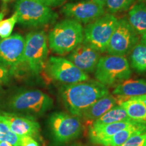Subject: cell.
Wrapping results in <instances>:
<instances>
[{
    "instance_id": "cell-14",
    "label": "cell",
    "mask_w": 146,
    "mask_h": 146,
    "mask_svg": "<svg viewBox=\"0 0 146 146\" xmlns=\"http://www.w3.org/2000/svg\"><path fill=\"white\" fill-rule=\"evenodd\" d=\"M102 53L86 42L83 41L72 50L67 59L85 73L94 72L102 57Z\"/></svg>"
},
{
    "instance_id": "cell-34",
    "label": "cell",
    "mask_w": 146,
    "mask_h": 146,
    "mask_svg": "<svg viewBox=\"0 0 146 146\" xmlns=\"http://www.w3.org/2000/svg\"><path fill=\"white\" fill-rule=\"evenodd\" d=\"M143 1H146V0H143Z\"/></svg>"
},
{
    "instance_id": "cell-32",
    "label": "cell",
    "mask_w": 146,
    "mask_h": 146,
    "mask_svg": "<svg viewBox=\"0 0 146 146\" xmlns=\"http://www.w3.org/2000/svg\"><path fill=\"white\" fill-rule=\"evenodd\" d=\"M3 16H4V13L3 12H0V21L3 19Z\"/></svg>"
},
{
    "instance_id": "cell-8",
    "label": "cell",
    "mask_w": 146,
    "mask_h": 146,
    "mask_svg": "<svg viewBox=\"0 0 146 146\" xmlns=\"http://www.w3.org/2000/svg\"><path fill=\"white\" fill-rule=\"evenodd\" d=\"M48 125L54 141L59 144L68 143L77 138L83 131L81 118L64 112L51 114Z\"/></svg>"
},
{
    "instance_id": "cell-31",
    "label": "cell",
    "mask_w": 146,
    "mask_h": 146,
    "mask_svg": "<svg viewBox=\"0 0 146 146\" xmlns=\"http://www.w3.org/2000/svg\"><path fill=\"white\" fill-rule=\"evenodd\" d=\"M72 1H80V0H72ZM89 1H98V2H101L104 4L106 0H89Z\"/></svg>"
},
{
    "instance_id": "cell-22",
    "label": "cell",
    "mask_w": 146,
    "mask_h": 146,
    "mask_svg": "<svg viewBox=\"0 0 146 146\" xmlns=\"http://www.w3.org/2000/svg\"><path fill=\"white\" fill-rule=\"evenodd\" d=\"M135 0H106L104 3L106 13L114 14L129 10Z\"/></svg>"
},
{
    "instance_id": "cell-18",
    "label": "cell",
    "mask_w": 146,
    "mask_h": 146,
    "mask_svg": "<svg viewBox=\"0 0 146 146\" xmlns=\"http://www.w3.org/2000/svg\"><path fill=\"white\" fill-rule=\"evenodd\" d=\"M129 23L139 36L146 33V1L133 5L127 17Z\"/></svg>"
},
{
    "instance_id": "cell-30",
    "label": "cell",
    "mask_w": 146,
    "mask_h": 146,
    "mask_svg": "<svg viewBox=\"0 0 146 146\" xmlns=\"http://www.w3.org/2000/svg\"><path fill=\"white\" fill-rule=\"evenodd\" d=\"M0 146H14L12 144L7 141H0Z\"/></svg>"
},
{
    "instance_id": "cell-24",
    "label": "cell",
    "mask_w": 146,
    "mask_h": 146,
    "mask_svg": "<svg viewBox=\"0 0 146 146\" xmlns=\"http://www.w3.org/2000/svg\"><path fill=\"white\" fill-rule=\"evenodd\" d=\"M16 23H17V15L15 12L10 18L0 21V36L2 38V39L11 35Z\"/></svg>"
},
{
    "instance_id": "cell-9",
    "label": "cell",
    "mask_w": 146,
    "mask_h": 146,
    "mask_svg": "<svg viewBox=\"0 0 146 146\" xmlns=\"http://www.w3.org/2000/svg\"><path fill=\"white\" fill-rule=\"evenodd\" d=\"M139 41V35L127 17L118 19L117 25L111 36L106 52L108 55L125 56L130 54Z\"/></svg>"
},
{
    "instance_id": "cell-2",
    "label": "cell",
    "mask_w": 146,
    "mask_h": 146,
    "mask_svg": "<svg viewBox=\"0 0 146 146\" xmlns=\"http://www.w3.org/2000/svg\"><path fill=\"white\" fill-rule=\"evenodd\" d=\"M84 41V27L74 20L66 18L56 24L47 36V43L58 55L70 54Z\"/></svg>"
},
{
    "instance_id": "cell-5",
    "label": "cell",
    "mask_w": 146,
    "mask_h": 146,
    "mask_svg": "<svg viewBox=\"0 0 146 146\" xmlns=\"http://www.w3.org/2000/svg\"><path fill=\"white\" fill-rule=\"evenodd\" d=\"M17 23L25 27H39L54 23L58 14L36 0H17L15 4Z\"/></svg>"
},
{
    "instance_id": "cell-7",
    "label": "cell",
    "mask_w": 146,
    "mask_h": 146,
    "mask_svg": "<svg viewBox=\"0 0 146 146\" xmlns=\"http://www.w3.org/2000/svg\"><path fill=\"white\" fill-rule=\"evenodd\" d=\"M118 18L114 14L106 13L84 28V41L100 53L106 52L109 41L114 32Z\"/></svg>"
},
{
    "instance_id": "cell-11",
    "label": "cell",
    "mask_w": 146,
    "mask_h": 146,
    "mask_svg": "<svg viewBox=\"0 0 146 146\" xmlns=\"http://www.w3.org/2000/svg\"><path fill=\"white\" fill-rule=\"evenodd\" d=\"M61 13L66 18L87 25L104 15L106 12L104 4L101 2L80 0L65 3L61 8Z\"/></svg>"
},
{
    "instance_id": "cell-6",
    "label": "cell",
    "mask_w": 146,
    "mask_h": 146,
    "mask_svg": "<svg viewBox=\"0 0 146 146\" xmlns=\"http://www.w3.org/2000/svg\"><path fill=\"white\" fill-rule=\"evenodd\" d=\"M131 73L130 64L125 56L107 55L100 59L95 77L108 87L129 79Z\"/></svg>"
},
{
    "instance_id": "cell-4",
    "label": "cell",
    "mask_w": 146,
    "mask_h": 146,
    "mask_svg": "<svg viewBox=\"0 0 146 146\" xmlns=\"http://www.w3.org/2000/svg\"><path fill=\"white\" fill-rule=\"evenodd\" d=\"M47 56L48 43L45 32L36 31L29 33L25 37L23 60L18 70L24 68L34 75H38L45 68Z\"/></svg>"
},
{
    "instance_id": "cell-20",
    "label": "cell",
    "mask_w": 146,
    "mask_h": 146,
    "mask_svg": "<svg viewBox=\"0 0 146 146\" xmlns=\"http://www.w3.org/2000/svg\"><path fill=\"white\" fill-rule=\"evenodd\" d=\"M128 120H132V119L128 116L127 112L123 108L117 104L95 120L89 127H99V126L108 125L117 122L128 121Z\"/></svg>"
},
{
    "instance_id": "cell-17",
    "label": "cell",
    "mask_w": 146,
    "mask_h": 146,
    "mask_svg": "<svg viewBox=\"0 0 146 146\" xmlns=\"http://www.w3.org/2000/svg\"><path fill=\"white\" fill-rule=\"evenodd\" d=\"M146 132V123L134 120L130 126L120 131L105 141L100 145L103 146H120L127 141L129 138L135 135Z\"/></svg>"
},
{
    "instance_id": "cell-29",
    "label": "cell",
    "mask_w": 146,
    "mask_h": 146,
    "mask_svg": "<svg viewBox=\"0 0 146 146\" xmlns=\"http://www.w3.org/2000/svg\"><path fill=\"white\" fill-rule=\"evenodd\" d=\"M140 43L146 45V33L141 36V41H140Z\"/></svg>"
},
{
    "instance_id": "cell-3",
    "label": "cell",
    "mask_w": 146,
    "mask_h": 146,
    "mask_svg": "<svg viewBox=\"0 0 146 146\" xmlns=\"http://www.w3.org/2000/svg\"><path fill=\"white\" fill-rule=\"evenodd\" d=\"M53 100L37 89L23 90L9 98L7 107L12 112L33 118L40 116L53 106Z\"/></svg>"
},
{
    "instance_id": "cell-15",
    "label": "cell",
    "mask_w": 146,
    "mask_h": 146,
    "mask_svg": "<svg viewBox=\"0 0 146 146\" xmlns=\"http://www.w3.org/2000/svg\"><path fill=\"white\" fill-rule=\"evenodd\" d=\"M116 105H117L116 97L108 94L91 105L82 113L79 118L86 122L87 124H89L90 126L95 120Z\"/></svg>"
},
{
    "instance_id": "cell-23",
    "label": "cell",
    "mask_w": 146,
    "mask_h": 146,
    "mask_svg": "<svg viewBox=\"0 0 146 146\" xmlns=\"http://www.w3.org/2000/svg\"><path fill=\"white\" fill-rule=\"evenodd\" d=\"M21 137L16 135L0 120V141H7L14 146H20Z\"/></svg>"
},
{
    "instance_id": "cell-1",
    "label": "cell",
    "mask_w": 146,
    "mask_h": 146,
    "mask_svg": "<svg viewBox=\"0 0 146 146\" xmlns=\"http://www.w3.org/2000/svg\"><path fill=\"white\" fill-rule=\"evenodd\" d=\"M109 94L108 89L98 81L64 84L59 89L61 101L70 114L80 117L87 108Z\"/></svg>"
},
{
    "instance_id": "cell-28",
    "label": "cell",
    "mask_w": 146,
    "mask_h": 146,
    "mask_svg": "<svg viewBox=\"0 0 146 146\" xmlns=\"http://www.w3.org/2000/svg\"><path fill=\"white\" fill-rule=\"evenodd\" d=\"M20 146H40L39 143L30 136H21Z\"/></svg>"
},
{
    "instance_id": "cell-13",
    "label": "cell",
    "mask_w": 146,
    "mask_h": 146,
    "mask_svg": "<svg viewBox=\"0 0 146 146\" xmlns=\"http://www.w3.org/2000/svg\"><path fill=\"white\" fill-rule=\"evenodd\" d=\"M0 120L8 126L17 135L37 136L40 131L39 124L33 118L12 112H0Z\"/></svg>"
},
{
    "instance_id": "cell-33",
    "label": "cell",
    "mask_w": 146,
    "mask_h": 146,
    "mask_svg": "<svg viewBox=\"0 0 146 146\" xmlns=\"http://www.w3.org/2000/svg\"><path fill=\"white\" fill-rule=\"evenodd\" d=\"M3 1L4 3H9V2H12V1H14V0H1Z\"/></svg>"
},
{
    "instance_id": "cell-10",
    "label": "cell",
    "mask_w": 146,
    "mask_h": 146,
    "mask_svg": "<svg viewBox=\"0 0 146 146\" xmlns=\"http://www.w3.org/2000/svg\"><path fill=\"white\" fill-rule=\"evenodd\" d=\"M47 74L55 81L64 84H72L89 79L87 73L78 69L67 58L51 56L45 68Z\"/></svg>"
},
{
    "instance_id": "cell-26",
    "label": "cell",
    "mask_w": 146,
    "mask_h": 146,
    "mask_svg": "<svg viewBox=\"0 0 146 146\" xmlns=\"http://www.w3.org/2000/svg\"><path fill=\"white\" fill-rule=\"evenodd\" d=\"M11 75L12 74L8 68L0 65V84L7 83L9 82Z\"/></svg>"
},
{
    "instance_id": "cell-19",
    "label": "cell",
    "mask_w": 146,
    "mask_h": 146,
    "mask_svg": "<svg viewBox=\"0 0 146 146\" xmlns=\"http://www.w3.org/2000/svg\"><path fill=\"white\" fill-rule=\"evenodd\" d=\"M113 94L116 96L133 97L146 94V80H126L116 85Z\"/></svg>"
},
{
    "instance_id": "cell-21",
    "label": "cell",
    "mask_w": 146,
    "mask_h": 146,
    "mask_svg": "<svg viewBox=\"0 0 146 146\" xmlns=\"http://www.w3.org/2000/svg\"><path fill=\"white\" fill-rule=\"evenodd\" d=\"M130 66L137 72H146V45L138 43L129 56Z\"/></svg>"
},
{
    "instance_id": "cell-25",
    "label": "cell",
    "mask_w": 146,
    "mask_h": 146,
    "mask_svg": "<svg viewBox=\"0 0 146 146\" xmlns=\"http://www.w3.org/2000/svg\"><path fill=\"white\" fill-rule=\"evenodd\" d=\"M120 146H146V132L133 135Z\"/></svg>"
},
{
    "instance_id": "cell-12",
    "label": "cell",
    "mask_w": 146,
    "mask_h": 146,
    "mask_svg": "<svg viewBox=\"0 0 146 146\" xmlns=\"http://www.w3.org/2000/svg\"><path fill=\"white\" fill-rule=\"evenodd\" d=\"M25 38L14 34L0 41V65L14 74L18 72L23 60Z\"/></svg>"
},
{
    "instance_id": "cell-27",
    "label": "cell",
    "mask_w": 146,
    "mask_h": 146,
    "mask_svg": "<svg viewBox=\"0 0 146 146\" xmlns=\"http://www.w3.org/2000/svg\"><path fill=\"white\" fill-rule=\"evenodd\" d=\"M50 8H56L64 4L66 0H36Z\"/></svg>"
},
{
    "instance_id": "cell-16",
    "label": "cell",
    "mask_w": 146,
    "mask_h": 146,
    "mask_svg": "<svg viewBox=\"0 0 146 146\" xmlns=\"http://www.w3.org/2000/svg\"><path fill=\"white\" fill-rule=\"evenodd\" d=\"M118 105L133 120L146 123V94L130 97Z\"/></svg>"
}]
</instances>
